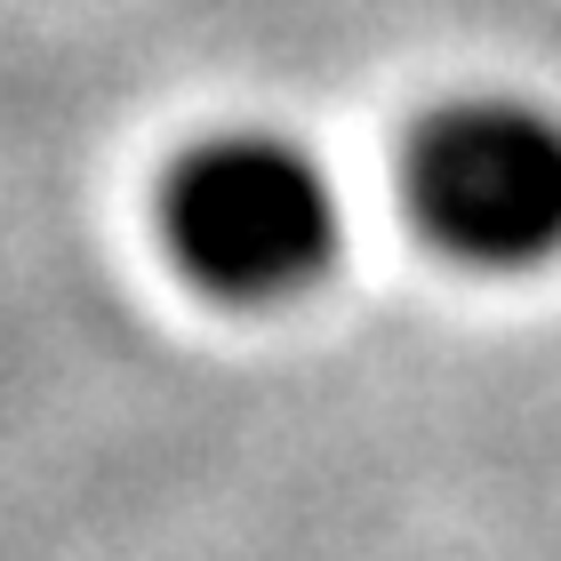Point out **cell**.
<instances>
[{"instance_id": "2", "label": "cell", "mask_w": 561, "mask_h": 561, "mask_svg": "<svg viewBox=\"0 0 561 561\" xmlns=\"http://www.w3.org/2000/svg\"><path fill=\"white\" fill-rule=\"evenodd\" d=\"M401 193L449 257L546 265L561 257V113L529 96H457L410 129Z\"/></svg>"}, {"instance_id": "1", "label": "cell", "mask_w": 561, "mask_h": 561, "mask_svg": "<svg viewBox=\"0 0 561 561\" xmlns=\"http://www.w3.org/2000/svg\"><path fill=\"white\" fill-rule=\"evenodd\" d=\"M161 233L209 297L280 305L337 265V193L321 161L289 137L233 129L201 137L161 176Z\"/></svg>"}]
</instances>
